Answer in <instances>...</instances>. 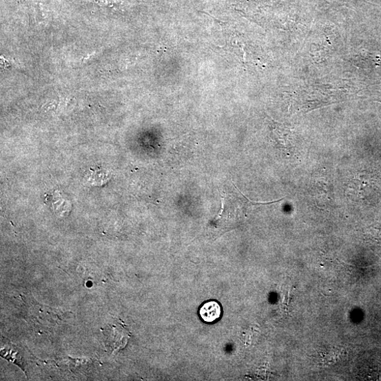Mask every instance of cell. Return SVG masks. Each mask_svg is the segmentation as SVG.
<instances>
[{
	"label": "cell",
	"instance_id": "1",
	"mask_svg": "<svg viewBox=\"0 0 381 381\" xmlns=\"http://www.w3.org/2000/svg\"><path fill=\"white\" fill-rule=\"evenodd\" d=\"M105 344L111 351L123 348L128 339L127 331L121 325H112L104 331Z\"/></svg>",
	"mask_w": 381,
	"mask_h": 381
},
{
	"label": "cell",
	"instance_id": "2",
	"mask_svg": "<svg viewBox=\"0 0 381 381\" xmlns=\"http://www.w3.org/2000/svg\"><path fill=\"white\" fill-rule=\"evenodd\" d=\"M199 313L205 322L212 323L220 317L221 307L216 302H209L200 307Z\"/></svg>",
	"mask_w": 381,
	"mask_h": 381
}]
</instances>
